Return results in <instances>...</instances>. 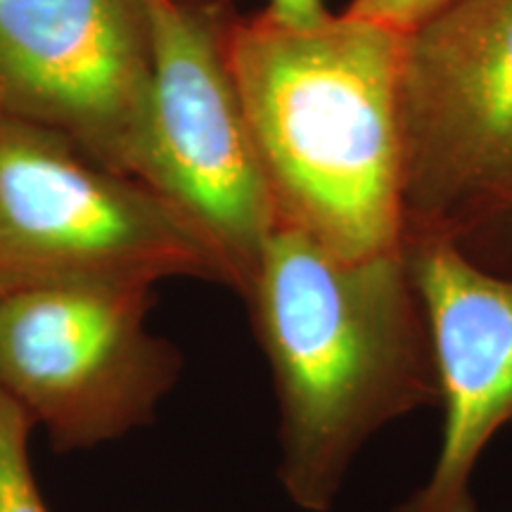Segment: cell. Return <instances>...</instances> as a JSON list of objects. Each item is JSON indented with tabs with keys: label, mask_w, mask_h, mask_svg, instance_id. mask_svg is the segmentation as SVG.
<instances>
[{
	"label": "cell",
	"mask_w": 512,
	"mask_h": 512,
	"mask_svg": "<svg viewBox=\"0 0 512 512\" xmlns=\"http://www.w3.org/2000/svg\"><path fill=\"white\" fill-rule=\"evenodd\" d=\"M245 299L278 396L280 484L297 508L328 512L382 427L439 403L406 252L342 259L278 226Z\"/></svg>",
	"instance_id": "obj_1"
},
{
	"label": "cell",
	"mask_w": 512,
	"mask_h": 512,
	"mask_svg": "<svg viewBox=\"0 0 512 512\" xmlns=\"http://www.w3.org/2000/svg\"><path fill=\"white\" fill-rule=\"evenodd\" d=\"M228 50L278 226L342 259L401 252V31L347 10L316 29L264 12L235 19Z\"/></svg>",
	"instance_id": "obj_2"
},
{
	"label": "cell",
	"mask_w": 512,
	"mask_h": 512,
	"mask_svg": "<svg viewBox=\"0 0 512 512\" xmlns=\"http://www.w3.org/2000/svg\"><path fill=\"white\" fill-rule=\"evenodd\" d=\"M403 247L453 242L512 200V0H451L401 31Z\"/></svg>",
	"instance_id": "obj_3"
},
{
	"label": "cell",
	"mask_w": 512,
	"mask_h": 512,
	"mask_svg": "<svg viewBox=\"0 0 512 512\" xmlns=\"http://www.w3.org/2000/svg\"><path fill=\"white\" fill-rule=\"evenodd\" d=\"M152 79L136 181L195 228L247 297L278 228L230 64L226 0H150Z\"/></svg>",
	"instance_id": "obj_4"
},
{
	"label": "cell",
	"mask_w": 512,
	"mask_h": 512,
	"mask_svg": "<svg viewBox=\"0 0 512 512\" xmlns=\"http://www.w3.org/2000/svg\"><path fill=\"white\" fill-rule=\"evenodd\" d=\"M176 275L226 285L219 256L147 185L60 136L0 121V294Z\"/></svg>",
	"instance_id": "obj_5"
},
{
	"label": "cell",
	"mask_w": 512,
	"mask_h": 512,
	"mask_svg": "<svg viewBox=\"0 0 512 512\" xmlns=\"http://www.w3.org/2000/svg\"><path fill=\"white\" fill-rule=\"evenodd\" d=\"M150 287L48 285L0 294V389L60 451L124 437L181 370L145 330Z\"/></svg>",
	"instance_id": "obj_6"
},
{
	"label": "cell",
	"mask_w": 512,
	"mask_h": 512,
	"mask_svg": "<svg viewBox=\"0 0 512 512\" xmlns=\"http://www.w3.org/2000/svg\"><path fill=\"white\" fill-rule=\"evenodd\" d=\"M150 79V0H0V121L136 178Z\"/></svg>",
	"instance_id": "obj_7"
},
{
	"label": "cell",
	"mask_w": 512,
	"mask_h": 512,
	"mask_svg": "<svg viewBox=\"0 0 512 512\" xmlns=\"http://www.w3.org/2000/svg\"><path fill=\"white\" fill-rule=\"evenodd\" d=\"M430 323L444 432L430 477L394 512H477L472 477L512 420V278L453 242L403 247Z\"/></svg>",
	"instance_id": "obj_8"
},
{
	"label": "cell",
	"mask_w": 512,
	"mask_h": 512,
	"mask_svg": "<svg viewBox=\"0 0 512 512\" xmlns=\"http://www.w3.org/2000/svg\"><path fill=\"white\" fill-rule=\"evenodd\" d=\"M34 422L0 389V512H50L29 460Z\"/></svg>",
	"instance_id": "obj_9"
},
{
	"label": "cell",
	"mask_w": 512,
	"mask_h": 512,
	"mask_svg": "<svg viewBox=\"0 0 512 512\" xmlns=\"http://www.w3.org/2000/svg\"><path fill=\"white\" fill-rule=\"evenodd\" d=\"M456 247L486 271L512 278V200L494 219L472 230Z\"/></svg>",
	"instance_id": "obj_10"
},
{
	"label": "cell",
	"mask_w": 512,
	"mask_h": 512,
	"mask_svg": "<svg viewBox=\"0 0 512 512\" xmlns=\"http://www.w3.org/2000/svg\"><path fill=\"white\" fill-rule=\"evenodd\" d=\"M451 0H351L347 12L387 24L396 31H408Z\"/></svg>",
	"instance_id": "obj_11"
},
{
	"label": "cell",
	"mask_w": 512,
	"mask_h": 512,
	"mask_svg": "<svg viewBox=\"0 0 512 512\" xmlns=\"http://www.w3.org/2000/svg\"><path fill=\"white\" fill-rule=\"evenodd\" d=\"M266 12L292 29H316L330 17L325 0H271Z\"/></svg>",
	"instance_id": "obj_12"
}]
</instances>
